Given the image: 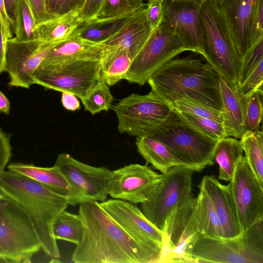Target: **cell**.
<instances>
[{
    "instance_id": "6da1fadb",
    "label": "cell",
    "mask_w": 263,
    "mask_h": 263,
    "mask_svg": "<svg viewBox=\"0 0 263 263\" xmlns=\"http://www.w3.org/2000/svg\"><path fill=\"white\" fill-rule=\"evenodd\" d=\"M81 238L74 263H159L161 253L133 238L102 208L100 202L79 204Z\"/></svg>"
},
{
    "instance_id": "7a4b0ae2",
    "label": "cell",
    "mask_w": 263,
    "mask_h": 263,
    "mask_svg": "<svg viewBox=\"0 0 263 263\" xmlns=\"http://www.w3.org/2000/svg\"><path fill=\"white\" fill-rule=\"evenodd\" d=\"M147 83L152 92L169 104L186 99L222 111L219 76L200 59L189 56L174 58Z\"/></svg>"
},
{
    "instance_id": "3957f363",
    "label": "cell",
    "mask_w": 263,
    "mask_h": 263,
    "mask_svg": "<svg viewBox=\"0 0 263 263\" xmlns=\"http://www.w3.org/2000/svg\"><path fill=\"white\" fill-rule=\"evenodd\" d=\"M0 192L18 203L27 213L38 234L42 249L57 262L60 252L52 233L55 218L66 210V196L58 194L40 183L9 170L0 178Z\"/></svg>"
},
{
    "instance_id": "277c9868",
    "label": "cell",
    "mask_w": 263,
    "mask_h": 263,
    "mask_svg": "<svg viewBox=\"0 0 263 263\" xmlns=\"http://www.w3.org/2000/svg\"><path fill=\"white\" fill-rule=\"evenodd\" d=\"M203 57L219 76L232 86H238L241 59L228 24L216 0L200 7Z\"/></svg>"
},
{
    "instance_id": "5b68a950",
    "label": "cell",
    "mask_w": 263,
    "mask_h": 263,
    "mask_svg": "<svg viewBox=\"0 0 263 263\" xmlns=\"http://www.w3.org/2000/svg\"><path fill=\"white\" fill-rule=\"evenodd\" d=\"M120 134L152 137L178 119L171 106L152 91L146 95L133 93L114 107Z\"/></svg>"
},
{
    "instance_id": "8992f818",
    "label": "cell",
    "mask_w": 263,
    "mask_h": 263,
    "mask_svg": "<svg viewBox=\"0 0 263 263\" xmlns=\"http://www.w3.org/2000/svg\"><path fill=\"white\" fill-rule=\"evenodd\" d=\"M262 222L232 238L200 234L191 247V262L263 263Z\"/></svg>"
},
{
    "instance_id": "52a82bcc",
    "label": "cell",
    "mask_w": 263,
    "mask_h": 263,
    "mask_svg": "<svg viewBox=\"0 0 263 263\" xmlns=\"http://www.w3.org/2000/svg\"><path fill=\"white\" fill-rule=\"evenodd\" d=\"M42 245L30 217L16 202L0 195V261L30 262Z\"/></svg>"
},
{
    "instance_id": "ba28073f",
    "label": "cell",
    "mask_w": 263,
    "mask_h": 263,
    "mask_svg": "<svg viewBox=\"0 0 263 263\" xmlns=\"http://www.w3.org/2000/svg\"><path fill=\"white\" fill-rule=\"evenodd\" d=\"M54 165L69 185V205L107 200L113 177L112 171L108 167L89 165L65 153L58 155Z\"/></svg>"
},
{
    "instance_id": "9c48e42d",
    "label": "cell",
    "mask_w": 263,
    "mask_h": 263,
    "mask_svg": "<svg viewBox=\"0 0 263 263\" xmlns=\"http://www.w3.org/2000/svg\"><path fill=\"white\" fill-rule=\"evenodd\" d=\"M100 60H79L39 66L34 84L82 99L101 79Z\"/></svg>"
},
{
    "instance_id": "30bf717a",
    "label": "cell",
    "mask_w": 263,
    "mask_h": 263,
    "mask_svg": "<svg viewBox=\"0 0 263 263\" xmlns=\"http://www.w3.org/2000/svg\"><path fill=\"white\" fill-rule=\"evenodd\" d=\"M197 199L193 194L176 205L162 230L160 262H191V247L200 234L196 221Z\"/></svg>"
},
{
    "instance_id": "8fae6325",
    "label": "cell",
    "mask_w": 263,
    "mask_h": 263,
    "mask_svg": "<svg viewBox=\"0 0 263 263\" xmlns=\"http://www.w3.org/2000/svg\"><path fill=\"white\" fill-rule=\"evenodd\" d=\"M194 171L185 166H175L160 179L148 199L141 204L143 214L162 232L165 221L172 210L191 195Z\"/></svg>"
},
{
    "instance_id": "7c38bea8",
    "label": "cell",
    "mask_w": 263,
    "mask_h": 263,
    "mask_svg": "<svg viewBox=\"0 0 263 263\" xmlns=\"http://www.w3.org/2000/svg\"><path fill=\"white\" fill-rule=\"evenodd\" d=\"M152 137L167 145L185 166L194 172L214 165V151L219 140L193 129L179 119Z\"/></svg>"
},
{
    "instance_id": "4fadbf2b",
    "label": "cell",
    "mask_w": 263,
    "mask_h": 263,
    "mask_svg": "<svg viewBox=\"0 0 263 263\" xmlns=\"http://www.w3.org/2000/svg\"><path fill=\"white\" fill-rule=\"evenodd\" d=\"M185 51L178 37L160 25L132 60L124 80L143 85L157 70Z\"/></svg>"
},
{
    "instance_id": "5bb4252c",
    "label": "cell",
    "mask_w": 263,
    "mask_h": 263,
    "mask_svg": "<svg viewBox=\"0 0 263 263\" xmlns=\"http://www.w3.org/2000/svg\"><path fill=\"white\" fill-rule=\"evenodd\" d=\"M56 44L39 39L27 41H21L15 37L9 39L4 70L9 76V85L29 88L34 84V72Z\"/></svg>"
},
{
    "instance_id": "9a60e30c",
    "label": "cell",
    "mask_w": 263,
    "mask_h": 263,
    "mask_svg": "<svg viewBox=\"0 0 263 263\" xmlns=\"http://www.w3.org/2000/svg\"><path fill=\"white\" fill-rule=\"evenodd\" d=\"M229 184L242 232L263 221V187L255 178L244 156L238 161Z\"/></svg>"
},
{
    "instance_id": "2e32d148",
    "label": "cell",
    "mask_w": 263,
    "mask_h": 263,
    "mask_svg": "<svg viewBox=\"0 0 263 263\" xmlns=\"http://www.w3.org/2000/svg\"><path fill=\"white\" fill-rule=\"evenodd\" d=\"M200 7L201 6L191 1L164 0L160 25L176 36L186 51L203 56Z\"/></svg>"
},
{
    "instance_id": "e0dca14e",
    "label": "cell",
    "mask_w": 263,
    "mask_h": 263,
    "mask_svg": "<svg viewBox=\"0 0 263 263\" xmlns=\"http://www.w3.org/2000/svg\"><path fill=\"white\" fill-rule=\"evenodd\" d=\"M100 204L135 240L161 253L162 232L146 218L135 204L117 199L106 200Z\"/></svg>"
},
{
    "instance_id": "ac0fdd59",
    "label": "cell",
    "mask_w": 263,
    "mask_h": 263,
    "mask_svg": "<svg viewBox=\"0 0 263 263\" xmlns=\"http://www.w3.org/2000/svg\"><path fill=\"white\" fill-rule=\"evenodd\" d=\"M109 195L113 199L142 203L149 197L161 174L148 165L130 164L114 171Z\"/></svg>"
},
{
    "instance_id": "d6986e66",
    "label": "cell",
    "mask_w": 263,
    "mask_h": 263,
    "mask_svg": "<svg viewBox=\"0 0 263 263\" xmlns=\"http://www.w3.org/2000/svg\"><path fill=\"white\" fill-rule=\"evenodd\" d=\"M210 197L218 216L223 238L240 235L241 230L229 184L223 185L213 175L204 176L198 185Z\"/></svg>"
},
{
    "instance_id": "ffe728a7",
    "label": "cell",
    "mask_w": 263,
    "mask_h": 263,
    "mask_svg": "<svg viewBox=\"0 0 263 263\" xmlns=\"http://www.w3.org/2000/svg\"><path fill=\"white\" fill-rule=\"evenodd\" d=\"M145 8L134 13L116 34L101 43L106 50L123 49L132 60L135 58L154 30L147 20Z\"/></svg>"
},
{
    "instance_id": "44dd1931",
    "label": "cell",
    "mask_w": 263,
    "mask_h": 263,
    "mask_svg": "<svg viewBox=\"0 0 263 263\" xmlns=\"http://www.w3.org/2000/svg\"><path fill=\"white\" fill-rule=\"evenodd\" d=\"M258 0H216L232 34L241 59L249 45L250 23Z\"/></svg>"
},
{
    "instance_id": "7402d4cb",
    "label": "cell",
    "mask_w": 263,
    "mask_h": 263,
    "mask_svg": "<svg viewBox=\"0 0 263 263\" xmlns=\"http://www.w3.org/2000/svg\"><path fill=\"white\" fill-rule=\"evenodd\" d=\"M219 86L222 103V124L227 137L240 139L247 132V98L240 93L237 86H231L220 76Z\"/></svg>"
},
{
    "instance_id": "603a6c76",
    "label": "cell",
    "mask_w": 263,
    "mask_h": 263,
    "mask_svg": "<svg viewBox=\"0 0 263 263\" xmlns=\"http://www.w3.org/2000/svg\"><path fill=\"white\" fill-rule=\"evenodd\" d=\"M105 46L73 35L56 44L39 66L79 60H101Z\"/></svg>"
},
{
    "instance_id": "cb8c5ba5",
    "label": "cell",
    "mask_w": 263,
    "mask_h": 263,
    "mask_svg": "<svg viewBox=\"0 0 263 263\" xmlns=\"http://www.w3.org/2000/svg\"><path fill=\"white\" fill-rule=\"evenodd\" d=\"M82 7L77 8L65 14L53 16L36 26L38 38L41 41L58 44L72 36L82 23Z\"/></svg>"
},
{
    "instance_id": "d4e9b609",
    "label": "cell",
    "mask_w": 263,
    "mask_h": 263,
    "mask_svg": "<svg viewBox=\"0 0 263 263\" xmlns=\"http://www.w3.org/2000/svg\"><path fill=\"white\" fill-rule=\"evenodd\" d=\"M8 170L31 179L50 190L68 198L69 185L60 168L54 165L50 167L36 166L33 164L11 163Z\"/></svg>"
},
{
    "instance_id": "484cf974",
    "label": "cell",
    "mask_w": 263,
    "mask_h": 263,
    "mask_svg": "<svg viewBox=\"0 0 263 263\" xmlns=\"http://www.w3.org/2000/svg\"><path fill=\"white\" fill-rule=\"evenodd\" d=\"M136 145L139 154L154 169L165 173L175 166H185L164 143L153 137H136Z\"/></svg>"
},
{
    "instance_id": "4316f807",
    "label": "cell",
    "mask_w": 263,
    "mask_h": 263,
    "mask_svg": "<svg viewBox=\"0 0 263 263\" xmlns=\"http://www.w3.org/2000/svg\"><path fill=\"white\" fill-rule=\"evenodd\" d=\"M133 14L112 18H93L84 21L73 35L91 42L101 44L116 34Z\"/></svg>"
},
{
    "instance_id": "83f0119b",
    "label": "cell",
    "mask_w": 263,
    "mask_h": 263,
    "mask_svg": "<svg viewBox=\"0 0 263 263\" xmlns=\"http://www.w3.org/2000/svg\"><path fill=\"white\" fill-rule=\"evenodd\" d=\"M243 154L241 142L238 139L227 137L218 141L214 158L219 165V179L231 181L237 164Z\"/></svg>"
},
{
    "instance_id": "f1b7e54d",
    "label": "cell",
    "mask_w": 263,
    "mask_h": 263,
    "mask_svg": "<svg viewBox=\"0 0 263 263\" xmlns=\"http://www.w3.org/2000/svg\"><path fill=\"white\" fill-rule=\"evenodd\" d=\"M196 197V221L201 234L213 237H222V228L212 200L201 187Z\"/></svg>"
},
{
    "instance_id": "f546056e",
    "label": "cell",
    "mask_w": 263,
    "mask_h": 263,
    "mask_svg": "<svg viewBox=\"0 0 263 263\" xmlns=\"http://www.w3.org/2000/svg\"><path fill=\"white\" fill-rule=\"evenodd\" d=\"M132 61L125 50L105 49L100 60L102 78L109 86L124 80Z\"/></svg>"
},
{
    "instance_id": "4dcf8cb0",
    "label": "cell",
    "mask_w": 263,
    "mask_h": 263,
    "mask_svg": "<svg viewBox=\"0 0 263 263\" xmlns=\"http://www.w3.org/2000/svg\"><path fill=\"white\" fill-rule=\"evenodd\" d=\"M246 161L260 185L263 187V133L262 130L247 132L240 139Z\"/></svg>"
},
{
    "instance_id": "1f68e13d",
    "label": "cell",
    "mask_w": 263,
    "mask_h": 263,
    "mask_svg": "<svg viewBox=\"0 0 263 263\" xmlns=\"http://www.w3.org/2000/svg\"><path fill=\"white\" fill-rule=\"evenodd\" d=\"M52 233L56 240H63L77 245L82 237V224L79 216L66 210L54 219Z\"/></svg>"
},
{
    "instance_id": "d6a6232c",
    "label": "cell",
    "mask_w": 263,
    "mask_h": 263,
    "mask_svg": "<svg viewBox=\"0 0 263 263\" xmlns=\"http://www.w3.org/2000/svg\"><path fill=\"white\" fill-rule=\"evenodd\" d=\"M174 110V109H173ZM179 120L193 129L215 140L227 137L222 123L174 110Z\"/></svg>"
},
{
    "instance_id": "836d02e7",
    "label": "cell",
    "mask_w": 263,
    "mask_h": 263,
    "mask_svg": "<svg viewBox=\"0 0 263 263\" xmlns=\"http://www.w3.org/2000/svg\"><path fill=\"white\" fill-rule=\"evenodd\" d=\"M114 98L109 86L102 78L81 100L86 111L94 115L102 111H108Z\"/></svg>"
},
{
    "instance_id": "e575fe53",
    "label": "cell",
    "mask_w": 263,
    "mask_h": 263,
    "mask_svg": "<svg viewBox=\"0 0 263 263\" xmlns=\"http://www.w3.org/2000/svg\"><path fill=\"white\" fill-rule=\"evenodd\" d=\"M144 1V0H104L93 18H112L133 14L146 6V3Z\"/></svg>"
},
{
    "instance_id": "d590c367",
    "label": "cell",
    "mask_w": 263,
    "mask_h": 263,
    "mask_svg": "<svg viewBox=\"0 0 263 263\" xmlns=\"http://www.w3.org/2000/svg\"><path fill=\"white\" fill-rule=\"evenodd\" d=\"M36 23L27 0H18L15 38L21 41L38 39Z\"/></svg>"
},
{
    "instance_id": "8d00e7d4",
    "label": "cell",
    "mask_w": 263,
    "mask_h": 263,
    "mask_svg": "<svg viewBox=\"0 0 263 263\" xmlns=\"http://www.w3.org/2000/svg\"><path fill=\"white\" fill-rule=\"evenodd\" d=\"M178 111L208 118L222 123V111L201 103L186 99H181L170 104Z\"/></svg>"
},
{
    "instance_id": "74e56055",
    "label": "cell",
    "mask_w": 263,
    "mask_h": 263,
    "mask_svg": "<svg viewBox=\"0 0 263 263\" xmlns=\"http://www.w3.org/2000/svg\"><path fill=\"white\" fill-rule=\"evenodd\" d=\"M262 89H257L247 98L246 108L247 132L259 129L262 119Z\"/></svg>"
},
{
    "instance_id": "f35d334b",
    "label": "cell",
    "mask_w": 263,
    "mask_h": 263,
    "mask_svg": "<svg viewBox=\"0 0 263 263\" xmlns=\"http://www.w3.org/2000/svg\"><path fill=\"white\" fill-rule=\"evenodd\" d=\"M263 61V40L250 48L241 58L238 78V87L246 79L251 71Z\"/></svg>"
},
{
    "instance_id": "ab89813d",
    "label": "cell",
    "mask_w": 263,
    "mask_h": 263,
    "mask_svg": "<svg viewBox=\"0 0 263 263\" xmlns=\"http://www.w3.org/2000/svg\"><path fill=\"white\" fill-rule=\"evenodd\" d=\"M262 40L263 0H258L251 21L248 50Z\"/></svg>"
},
{
    "instance_id": "60d3db41",
    "label": "cell",
    "mask_w": 263,
    "mask_h": 263,
    "mask_svg": "<svg viewBox=\"0 0 263 263\" xmlns=\"http://www.w3.org/2000/svg\"><path fill=\"white\" fill-rule=\"evenodd\" d=\"M263 61L261 62L249 74L238 88L240 93L248 98L253 91L262 89Z\"/></svg>"
},
{
    "instance_id": "b9f144b4",
    "label": "cell",
    "mask_w": 263,
    "mask_h": 263,
    "mask_svg": "<svg viewBox=\"0 0 263 263\" xmlns=\"http://www.w3.org/2000/svg\"><path fill=\"white\" fill-rule=\"evenodd\" d=\"M85 0H45L48 18L65 14L77 8L82 7Z\"/></svg>"
},
{
    "instance_id": "7bdbcfd3",
    "label": "cell",
    "mask_w": 263,
    "mask_h": 263,
    "mask_svg": "<svg viewBox=\"0 0 263 263\" xmlns=\"http://www.w3.org/2000/svg\"><path fill=\"white\" fill-rule=\"evenodd\" d=\"M164 0H148L146 4L145 12L147 20L151 27L156 29L161 24L163 15Z\"/></svg>"
},
{
    "instance_id": "ee69618b",
    "label": "cell",
    "mask_w": 263,
    "mask_h": 263,
    "mask_svg": "<svg viewBox=\"0 0 263 263\" xmlns=\"http://www.w3.org/2000/svg\"><path fill=\"white\" fill-rule=\"evenodd\" d=\"M11 137V134L6 133L0 127V178L12 156Z\"/></svg>"
},
{
    "instance_id": "f6af8a7d",
    "label": "cell",
    "mask_w": 263,
    "mask_h": 263,
    "mask_svg": "<svg viewBox=\"0 0 263 263\" xmlns=\"http://www.w3.org/2000/svg\"><path fill=\"white\" fill-rule=\"evenodd\" d=\"M27 2L36 25L48 18L45 8V0H27Z\"/></svg>"
},
{
    "instance_id": "bcb514c9",
    "label": "cell",
    "mask_w": 263,
    "mask_h": 263,
    "mask_svg": "<svg viewBox=\"0 0 263 263\" xmlns=\"http://www.w3.org/2000/svg\"><path fill=\"white\" fill-rule=\"evenodd\" d=\"M104 0H85L82 10L84 21L93 19L99 11Z\"/></svg>"
},
{
    "instance_id": "7dc6e473",
    "label": "cell",
    "mask_w": 263,
    "mask_h": 263,
    "mask_svg": "<svg viewBox=\"0 0 263 263\" xmlns=\"http://www.w3.org/2000/svg\"><path fill=\"white\" fill-rule=\"evenodd\" d=\"M11 38L0 16V74L5 70L7 42Z\"/></svg>"
},
{
    "instance_id": "c3c4849f",
    "label": "cell",
    "mask_w": 263,
    "mask_h": 263,
    "mask_svg": "<svg viewBox=\"0 0 263 263\" xmlns=\"http://www.w3.org/2000/svg\"><path fill=\"white\" fill-rule=\"evenodd\" d=\"M6 14L14 31L16 24L18 0H4Z\"/></svg>"
},
{
    "instance_id": "681fc988",
    "label": "cell",
    "mask_w": 263,
    "mask_h": 263,
    "mask_svg": "<svg viewBox=\"0 0 263 263\" xmlns=\"http://www.w3.org/2000/svg\"><path fill=\"white\" fill-rule=\"evenodd\" d=\"M61 102L63 106L67 110L76 111L81 108L80 102L74 95L68 92H62Z\"/></svg>"
},
{
    "instance_id": "f907efd6",
    "label": "cell",
    "mask_w": 263,
    "mask_h": 263,
    "mask_svg": "<svg viewBox=\"0 0 263 263\" xmlns=\"http://www.w3.org/2000/svg\"><path fill=\"white\" fill-rule=\"evenodd\" d=\"M0 16L9 36L12 37V27L6 14L4 0H0Z\"/></svg>"
},
{
    "instance_id": "816d5d0a",
    "label": "cell",
    "mask_w": 263,
    "mask_h": 263,
    "mask_svg": "<svg viewBox=\"0 0 263 263\" xmlns=\"http://www.w3.org/2000/svg\"><path fill=\"white\" fill-rule=\"evenodd\" d=\"M10 110V101L7 97L0 91V112L8 115Z\"/></svg>"
},
{
    "instance_id": "f5cc1de1",
    "label": "cell",
    "mask_w": 263,
    "mask_h": 263,
    "mask_svg": "<svg viewBox=\"0 0 263 263\" xmlns=\"http://www.w3.org/2000/svg\"><path fill=\"white\" fill-rule=\"evenodd\" d=\"M180 1H191V2H194L200 6H201L202 4L207 1H209V0H180Z\"/></svg>"
},
{
    "instance_id": "db71d44e",
    "label": "cell",
    "mask_w": 263,
    "mask_h": 263,
    "mask_svg": "<svg viewBox=\"0 0 263 263\" xmlns=\"http://www.w3.org/2000/svg\"><path fill=\"white\" fill-rule=\"evenodd\" d=\"M0 195H1V192H0Z\"/></svg>"
},
{
    "instance_id": "11a10c76",
    "label": "cell",
    "mask_w": 263,
    "mask_h": 263,
    "mask_svg": "<svg viewBox=\"0 0 263 263\" xmlns=\"http://www.w3.org/2000/svg\"><path fill=\"white\" fill-rule=\"evenodd\" d=\"M145 1V0H144ZM146 1H148V0H146Z\"/></svg>"
}]
</instances>
